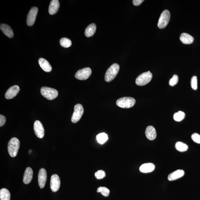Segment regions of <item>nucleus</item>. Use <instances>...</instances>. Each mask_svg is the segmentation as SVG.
<instances>
[{
    "label": "nucleus",
    "mask_w": 200,
    "mask_h": 200,
    "mask_svg": "<svg viewBox=\"0 0 200 200\" xmlns=\"http://www.w3.org/2000/svg\"><path fill=\"white\" fill-rule=\"evenodd\" d=\"M47 180V173L44 168H42L39 170L38 176V184L40 188L44 187Z\"/></svg>",
    "instance_id": "obj_12"
},
{
    "label": "nucleus",
    "mask_w": 200,
    "mask_h": 200,
    "mask_svg": "<svg viewBox=\"0 0 200 200\" xmlns=\"http://www.w3.org/2000/svg\"><path fill=\"white\" fill-rule=\"evenodd\" d=\"M39 63L41 68L44 71L49 72L52 70V67L49 62L45 59L40 58L39 60Z\"/></svg>",
    "instance_id": "obj_17"
},
{
    "label": "nucleus",
    "mask_w": 200,
    "mask_h": 200,
    "mask_svg": "<svg viewBox=\"0 0 200 200\" xmlns=\"http://www.w3.org/2000/svg\"><path fill=\"white\" fill-rule=\"evenodd\" d=\"M96 26L95 24H89L86 29L85 34L87 37L93 36L96 32Z\"/></svg>",
    "instance_id": "obj_22"
},
{
    "label": "nucleus",
    "mask_w": 200,
    "mask_h": 200,
    "mask_svg": "<svg viewBox=\"0 0 200 200\" xmlns=\"http://www.w3.org/2000/svg\"><path fill=\"white\" fill-rule=\"evenodd\" d=\"M6 122V118L4 116L2 115H0V126L2 127L4 125Z\"/></svg>",
    "instance_id": "obj_33"
},
{
    "label": "nucleus",
    "mask_w": 200,
    "mask_h": 200,
    "mask_svg": "<svg viewBox=\"0 0 200 200\" xmlns=\"http://www.w3.org/2000/svg\"><path fill=\"white\" fill-rule=\"evenodd\" d=\"M106 174L103 170H99L95 173V176L98 179H101L105 177Z\"/></svg>",
    "instance_id": "obj_29"
},
{
    "label": "nucleus",
    "mask_w": 200,
    "mask_h": 200,
    "mask_svg": "<svg viewBox=\"0 0 200 200\" xmlns=\"http://www.w3.org/2000/svg\"><path fill=\"white\" fill-rule=\"evenodd\" d=\"M96 139L99 143L103 144L108 140V136L106 133H99L96 136Z\"/></svg>",
    "instance_id": "obj_25"
},
{
    "label": "nucleus",
    "mask_w": 200,
    "mask_h": 200,
    "mask_svg": "<svg viewBox=\"0 0 200 200\" xmlns=\"http://www.w3.org/2000/svg\"><path fill=\"white\" fill-rule=\"evenodd\" d=\"M184 171L183 170H176L168 175V179L169 181L176 180L184 176Z\"/></svg>",
    "instance_id": "obj_19"
},
{
    "label": "nucleus",
    "mask_w": 200,
    "mask_h": 200,
    "mask_svg": "<svg viewBox=\"0 0 200 200\" xmlns=\"http://www.w3.org/2000/svg\"><path fill=\"white\" fill-rule=\"evenodd\" d=\"M41 93L43 97L49 100H52L58 97V91L49 87H43L40 89Z\"/></svg>",
    "instance_id": "obj_3"
},
{
    "label": "nucleus",
    "mask_w": 200,
    "mask_h": 200,
    "mask_svg": "<svg viewBox=\"0 0 200 200\" xmlns=\"http://www.w3.org/2000/svg\"><path fill=\"white\" fill-rule=\"evenodd\" d=\"M92 73L90 68H86L77 71L75 75V77L77 79L85 80L88 79Z\"/></svg>",
    "instance_id": "obj_8"
},
{
    "label": "nucleus",
    "mask_w": 200,
    "mask_h": 200,
    "mask_svg": "<svg viewBox=\"0 0 200 200\" xmlns=\"http://www.w3.org/2000/svg\"><path fill=\"white\" fill-rule=\"evenodd\" d=\"M145 134L147 138L151 141L154 140L157 136L155 129L151 126H149L147 127L146 130Z\"/></svg>",
    "instance_id": "obj_14"
},
{
    "label": "nucleus",
    "mask_w": 200,
    "mask_h": 200,
    "mask_svg": "<svg viewBox=\"0 0 200 200\" xmlns=\"http://www.w3.org/2000/svg\"><path fill=\"white\" fill-rule=\"evenodd\" d=\"M170 17L171 15L168 10H164L162 12L158 22V28L161 29L165 28L169 22Z\"/></svg>",
    "instance_id": "obj_6"
},
{
    "label": "nucleus",
    "mask_w": 200,
    "mask_h": 200,
    "mask_svg": "<svg viewBox=\"0 0 200 200\" xmlns=\"http://www.w3.org/2000/svg\"><path fill=\"white\" fill-rule=\"evenodd\" d=\"M136 103L135 99L133 98L125 97L118 99L116 105L121 108H130L133 107Z\"/></svg>",
    "instance_id": "obj_4"
},
{
    "label": "nucleus",
    "mask_w": 200,
    "mask_h": 200,
    "mask_svg": "<svg viewBox=\"0 0 200 200\" xmlns=\"http://www.w3.org/2000/svg\"><path fill=\"white\" fill-rule=\"evenodd\" d=\"M185 115L184 112L179 111L174 114V119L176 121L180 122L184 119Z\"/></svg>",
    "instance_id": "obj_27"
},
{
    "label": "nucleus",
    "mask_w": 200,
    "mask_h": 200,
    "mask_svg": "<svg viewBox=\"0 0 200 200\" xmlns=\"http://www.w3.org/2000/svg\"><path fill=\"white\" fill-rule=\"evenodd\" d=\"M34 130L35 134L38 137L42 139L44 137L45 130L43 125L40 121H35L34 123Z\"/></svg>",
    "instance_id": "obj_11"
},
{
    "label": "nucleus",
    "mask_w": 200,
    "mask_h": 200,
    "mask_svg": "<svg viewBox=\"0 0 200 200\" xmlns=\"http://www.w3.org/2000/svg\"><path fill=\"white\" fill-rule=\"evenodd\" d=\"M20 91V87L17 85L13 86L8 89L5 95V97L8 99L14 98Z\"/></svg>",
    "instance_id": "obj_13"
},
{
    "label": "nucleus",
    "mask_w": 200,
    "mask_h": 200,
    "mask_svg": "<svg viewBox=\"0 0 200 200\" xmlns=\"http://www.w3.org/2000/svg\"><path fill=\"white\" fill-rule=\"evenodd\" d=\"M38 11V9L36 7L32 8L29 11L27 16L26 20L27 24L28 26H31L34 24Z\"/></svg>",
    "instance_id": "obj_9"
},
{
    "label": "nucleus",
    "mask_w": 200,
    "mask_h": 200,
    "mask_svg": "<svg viewBox=\"0 0 200 200\" xmlns=\"http://www.w3.org/2000/svg\"><path fill=\"white\" fill-rule=\"evenodd\" d=\"M84 112V109L82 105L77 104L74 107V112L72 116L71 121L73 123H76L78 122Z\"/></svg>",
    "instance_id": "obj_7"
},
{
    "label": "nucleus",
    "mask_w": 200,
    "mask_h": 200,
    "mask_svg": "<svg viewBox=\"0 0 200 200\" xmlns=\"http://www.w3.org/2000/svg\"><path fill=\"white\" fill-rule=\"evenodd\" d=\"M33 176V171L32 169L28 167L25 170L23 178V182L24 184H28L30 183L32 180Z\"/></svg>",
    "instance_id": "obj_16"
},
{
    "label": "nucleus",
    "mask_w": 200,
    "mask_h": 200,
    "mask_svg": "<svg viewBox=\"0 0 200 200\" xmlns=\"http://www.w3.org/2000/svg\"><path fill=\"white\" fill-rule=\"evenodd\" d=\"M10 194L7 189L3 188L0 190L1 200H10Z\"/></svg>",
    "instance_id": "obj_23"
},
{
    "label": "nucleus",
    "mask_w": 200,
    "mask_h": 200,
    "mask_svg": "<svg viewBox=\"0 0 200 200\" xmlns=\"http://www.w3.org/2000/svg\"><path fill=\"white\" fill-rule=\"evenodd\" d=\"M20 147V141L16 137H13L8 142V151L11 157H15L17 156Z\"/></svg>",
    "instance_id": "obj_1"
},
{
    "label": "nucleus",
    "mask_w": 200,
    "mask_h": 200,
    "mask_svg": "<svg viewBox=\"0 0 200 200\" xmlns=\"http://www.w3.org/2000/svg\"><path fill=\"white\" fill-rule=\"evenodd\" d=\"M152 74L149 71L140 75L136 80V84L140 86L146 85L151 81Z\"/></svg>",
    "instance_id": "obj_5"
},
{
    "label": "nucleus",
    "mask_w": 200,
    "mask_h": 200,
    "mask_svg": "<svg viewBox=\"0 0 200 200\" xmlns=\"http://www.w3.org/2000/svg\"><path fill=\"white\" fill-rule=\"evenodd\" d=\"M61 181L59 176L54 174L52 176L50 182V187L53 192H56L60 187Z\"/></svg>",
    "instance_id": "obj_10"
},
{
    "label": "nucleus",
    "mask_w": 200,
    "mask_h": 200,
    "mask_svg": "<svg viewBox=\"0 0 200 200\" xmlns=\"http://www.w3.org/2000/svg\"><path fill=\"white\" fill-rule=\"evenodd\" d=\"M193 141L197 144H200V135L197 133H194L191 136Z\"/></svg>",
    "instance_id": "obj_32"
},
{
    "label": "nucleus",
    "mask_w": 200,
    "mask_h": 200,
    "mask_svg": "<svg viewBox=\"0 0 200 200\" xmlns=\"http://www.w3.org/2000/svg\"><path fill=\"white\" fill-rule=\"evenodd\" d=\"M97 192L100 193L103 196L107 197L109 196L110 193V190L107 187H100L98 188Z\"/></svg>",
    "instance_id": "obj_28"
},
{
    "label": "nucleus",
    "mask_w": 200,
    "mask_h": 200,
    "mask_svg": "<svg viewBox=\"0 0 200 200\" xmlns=\"http://www.w3.org/2000/svg\"><path fill=\"white\" fill-rule=\"evenodd\" d=\"M120 67L117 63H114L110 67L106 72L105 79L107 82L112 81L117 75L119 71Z\"/></svg>",
    "instance_id": "obj_2"
},
{
    "label": "nucleus",
    "mask_w": 200,
    "mask_h": 200,
    "mask_svg": "<svg viewBox=\"0 0 200 200\" xmlns=\"http://www.w3.org/2000/svg\"><path fill=\"white\" fill-rule=\"evenodd\" d=\"M60 43L62 47L65 48L70 47L72 45V42L70 39L66 38H62L60 40Z\"/></svg>",
    "instance_id": "obj_26"
},
{
    "label": "nucleus",
    "mask_w": 200,
    "mask_h": 200,
    "mask_svg": "<svg viewBox=\"0 0 200 200\" xmlns=\"http://www.w3.org/2000/svg\"><path fill=\"white\" fill-rule=\"evenodd\" d=\"M144 1V0H133V3L134 6H137L141 5Z\"/></svg>",
    "instance_id": "obj_34"
},
{
    "label": "nucleus",
    "mask_w": 200,
    "mask_h": 200,
    "mask_svg": "<svg viewBox=\"0 0 200 200\" xmlns=\"http://www.w3.org/2000/svg\"><path fill=\"white\" fill-rule=\"evenodd\" d=\"M180 39L182 43L185 44H191L194 41V38L186 33H182L180 35Z\"/></svg>",
    "instance_id": "obj_21"
},
{
    "label": "nucleus",
    "mask_w": 200,
    "mask_h": 200,
    "mask_svg": "<svg viewBox=\"0 0 200 200\" xmlns=\"http://www.w3.org/2000/svg\"><path fill=\"white\" fill-rule=\"evenodd\" d=\"M0 28L2 32L9 38H12L13 36V32L12 28L8 24H1Z\"/></svg>",
    "instance_id": "obj_18"
},
{
    "label": "nucleus",
    "mask_w": 200,
    "mask_h": 200,
    "mask_svg": "<svg viewBox=\"0 0 200 200\" xmlns=\"http://www.w3.org/2000/svg\"><path fill=\"white\" fill-rule=\"evenodd\" d=\"M155 166L151 163H146L142 164L140 167L139 170L141 172L147 173L152 172L155 169Z\"/></svg>",
    "instance_id": "obj_20"
},
{
    "label": "nucleus",
    "mask_w": 200,
    "mask_h": 200,
    "mask_svg": "<svg viewBox=\"0 0 200 200\" xmlns=\"http://www.w3.org/2000/svg\"><path fill=\"white\" fill-rule=\"evenodd\" d=\"M179 78L176 75H174L172 78L170 79L169 81V84L171 86H174L176 85L178 82Z\"/></svg>",
    "instance_id": "obj_31"
},
{
    "label": "nucleus",
    "mask_w": 200,
    "mask_h": 200,
    "mask_svg": "<svg viewBox=\"0 0 200 200\" xmlns=\"http://www.w3.org/2000/svg\"><path fill=\"white\" fill-rule=\"evenodd\" d=\"M60 6V3L58 0H52L50 3L49 8V12L51 15L56 13L58 11Z\"/></svg>",
    "instance_id": "obj_15"
},
{
    "label": "nucleus",
    "mask_w": 200,
    "mask_h": 200,
    "mask_svg": "<svg viewBox=\"0 0 200 200\" xmlns=\"http://www.w3.org/2000/svg\"><path fill=\"white\" fill-rule=\"evenodd\" d=\"M191 86L192 89L194 90H197L198 88V84H197V77L196 76H194L192 77L191 80Z\"/></svg>",
    "instance_id": "obj_30"
},
{
    "label": "nucleus",
    "mask_w": 200,
    "mask_h": 200,
    "mask_svg": "<svg viewBox=\"0 0 200 200\" xmlns=\"http://www.w3.org/2000/svg\"><path fill=\"white\" fill-rule=\"evenodd\" d=\"M175 146L177 150L181 152L186 151L188 148V146L186 144L181 141H178L176 142Z\"/></svg>",
    "instance_id": "obj_24"
}]
</instances>
